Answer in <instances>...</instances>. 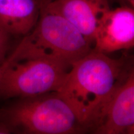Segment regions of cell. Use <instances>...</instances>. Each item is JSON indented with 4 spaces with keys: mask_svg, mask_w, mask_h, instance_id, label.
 Returning <instances> with one entry per match:
<instances>
[{
    "mask_svg": "<svg viewBox=\"0 0 134 134\" xmlns=\"http://www.w3.org/2000/svg\"><path fill=\"white\" fill-rule=\"evenodd\" d=\"M124 1H127V3H128L129 5L131 7L133 8L134 6V0H124Z\"/></svg>",
    "mask_w": 134,
    "mask_h": 134,
    "instance_id": "11",
    "label": "cell"
},
{
    "mask_svg": "<svg viewBox=\"0 0 134 134\" xmlns=\"http://www.w3.org/2000/svg\"><path fill=\"white\" fill-rule=\"evenodd\" d=\"M122 1H124V0H122Z\"/></svg>",
    "mask_w": 134,
    "mask_h": 134,
    "instance_id": "14",
    "label": "cell"
},
{
    "mask_svg": "<svg viewBox=\"0 0 134 134\" xmlns=\"http://www.w3.org/2000/svg\"><path fill=\"white\" fill-rule=\"evenodd\" d=\"M13 133L11 129L4 122H0V134H10Z\"/></svg>",
    "mask_w": 134,
    "mask_h": 134,
    "instance_id": "10",
    "label": "cell"
},
{
    "mask_svg": "<svg viewBox=\"0 0 134 134\" xmlns=\"http://www.w3.org/2000/svg\"><path fill=\"white\" fill-rule=\"evenodd\" d=\"M3 71V68L2 66V64L0 65V81H1V75H2V73Z\"/></svg>",
    "mask_w": 134,
    "mask_h": 134,
    "instance_id": "12",
    "label": "cell"
},
{
    "mask_svg": "<svg viewBox=\"0 0 134 134\" xmlns=\"http://www.w3.org/2000/svg\"><path fill=\"white\" fill-rule=\"evenodd\" d=\"M132 68L128 69L124 58L113 59L93 48L72 63L57 93L71 107L86 132H92Z\"/></svg>",
    "mask_w": 134,
    "mask_h": 134,
    "instance_id": "1",
    "label": "cell"
},
{
    "mask_svg": "<svg viewBox=\"0 0 134 134\" xmlns=\"http://www.w3.org/2000/svg\"><path fill=\"white\" fill-rule=\"evenodd\" d=\"M11 37L10 35L0 27V65L2 64L6 58Z\"/></svg>",
    "mask_w": 134,
    "mask_h": 134,
    "instance_id": "9",
    "label": "cell"
},
{
    "mask_svg": "<svg viewBox=\"0 0 134 134\" xmlns=\"http://www.w3.org/2000/svg\"><path fill=\"white\" fill-rule=\"evenodd\" d=\"M44 1H50V0H44Z\"/></svg>",
    "mask_w": 134,
    "mask_h": 134,
    "instance_id": "13",
    "label": "cell"
},
{
    "mask_svg": "<svg viewBox=\"0 0 134 134\" xmlns=\"http://www.w3.org/2000/svg\"><path fill=\"white\" fill-rule=\"evenodd\" d=\"M94 45V49L105 54L133 48V8L122 6L107 9L99 21Z\"/></svg>",
    "mask_w": 134,
    "mask_h": 134,
    "instance_id": "5",
    "label": "cell"
},
{
    "mask_svg": "<svg viewBox=\"0 0 134 134\" xmlns=\"http://www.w3.org/2000/svg\"><path fill=\"white\" fill-rule=\"evenodd\" d=\"M43 4L69 21L92 45L100 17L110 8L108 0H50Z\"/></svg>",
    "mask_w": 134,
    "mask_h": 134,
    "instance_id": "7",
    "label": "cell"
},
{
    "mask_svg": "<svg viewBox=\"0 0 134 134\" xmlns=\"http://www.w3.org/2000/svg\"><path fill=\"white\" fill-rule=\"evenodd\" d=\"M23 37L4 62L45 58L71 66L93 48L73 25L44 4L36 26Z\"/></svg>",
    "mask_w": 134,
    "mask_h": 134,
    "instance_id": "2",
    "label": "cell"
},
{
    "mask_svg": "<svg viewBox=\"0 0 134 134\" xmlns=\"http://www.w3.org/2000/svg\"><path fill=\"white\" fill-rule=\"evenodd\" d=\"M44 0H0V27L11 37H24L37 23Z\"/></svg>",
    "mask_w": 134,
    "mask_h": 134,
    "instance_id": "8",
    "label": "cell"
},
{
    "mask_svg": "<svg viewBox=\"0 0 134 134\" xmlns=\"http://www.w3.org/2000/svg\"><path fill=\"white\" fill-rule=\"evenodd\" d=\"M133 132L134 70L132 68L115 91L103 118L92 133L133 134Z\"/></svg>",
    "mask_w": 134,
    "mask_h": 134,
    "instance_id": "6",
    "label": "cell"
},
{
    "mask_svg": "<svg viewBox=\"0 0 134 134\" xmlns=\"http://www.w3.org/2000/svg\"><path fill=\"white\" fill-rule=\"evenodd\" d=\"M0 98H29L57 93L71 66L45 58H27L2 63Z\"/></svg>",
    "mask_w": 134,
    "mask_h": 134,
    "instance_id": "4",
    "label": "cell"
},
{
    "mask_svg": "<svg viewBox=\"0 0 134 134\" xmlns=\"http://www.w3.org/2000/svg\"><path fill=\"white\" fill-rule=\"evenodd\" d=\"M0 122L13 133L75 134L86 132L71 107L57 93L16 101L0 108Z\"/></svg>",
    "mask_w": 134,
    "mask_h": 134,
    "instance_id": "3",
    "label": "cell"
}]
</instances>
